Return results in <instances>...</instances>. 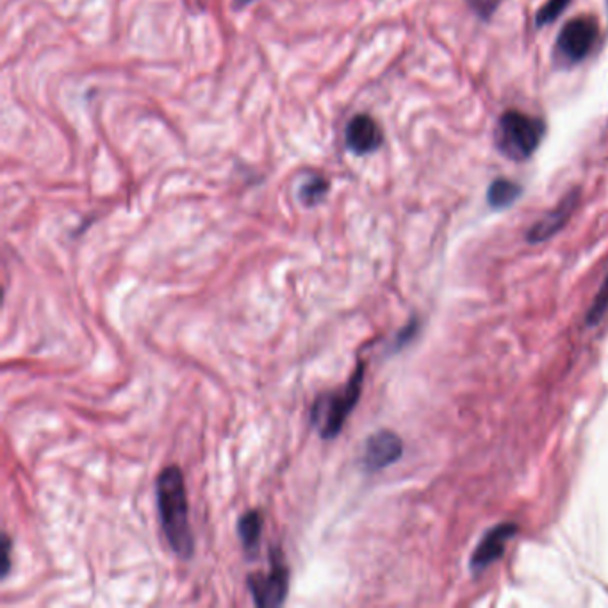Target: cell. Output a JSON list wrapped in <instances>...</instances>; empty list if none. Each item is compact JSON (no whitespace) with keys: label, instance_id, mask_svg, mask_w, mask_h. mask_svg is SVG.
<instances>
[{"label":"cell","instance_id":"1","mask_svg":"<svg viewBox=\"0 0 608 608\" xmlns=\"http://www.w3.org/2000/svg\"><path fill=\"white\" fill-rule=\"evenodd\" d=\"M157 511L171 551L182 560L195 553V537L190 525V506L186 494L184 475L180 467L168 466L156 480Z\"/></svg>","mask_w":608,"mask_h":608},{"label":"cell","instance_id":"2","mask_svg":"<svg viewBox=\"0 0 608 608\" xmlns=\"http://www.w3.org/2000/svg\"><path fill=\"white\" fill-rule=\"evenodd\" d=\"M365 362H359L343 390L320 394L312 404L311 425L322 439H336L339 436L346 419L359 402L365 384Z\"/></svg>","mask_w":608,"mask_h":608},{"label":"cell","instance_id":"3","mask_svg":"<svg viewBox=\"0 0 608 608\" xmlns=\"http://www.w3.org/2000/svg\"><path fill=\"white\" fill-rule=\"evenodd\" d=\"M545 134L546 123L540 118L506 111L498 122V148L514 162H525L536 154Z\"/></svg>","mask_w":608,"mask_h":608},{"label":"cell","instance_id":"4","mask_svg":"<svg viewBox=\"0 0 608 608\" xmlns=\"http://www.w3.org/2000/svg\"><path fill=\"white\" fill-rule=\"evenodd\" d=\"M270 560L272 570L269 573H252L247 580L253 604L261 608L281 607L286 601L289 591V570L284 564L281 551L273 550Z\"/></svg>","mask_w":608,"mask_h":608},{"label":"cell","instance_id":"5","mask_svg":"<svg viewBox=\"0 0 608 608\" xmlns=\"http://www.w3.org/2000/svg\"><path fill=\"white\" fill-rule=\"evenodd\" d=\"M598 38V24L589 16L570 20L560 31L557 49L565 61L579 63L587 58Z\"/></svg>","mask_w":608,"mask_h":608},{"label":"cell","instance_id":"6","mask_svg":"<svg viewBox=\"0 0 608 608\" xmlns=\"http://www.w3.org/2000/svg\"><path fill=\"white\" fill-rule=\"evenodd\" d=\"M404 455V441L393 430H379L366 439L362 450V467L366 472H382L385 467L398 463Z\"/></svg>","mask_w":608,"mask_h":608},{"label":"cell","instance_id":"7","mask_svg":"<svg viewBox=\"0 0 608 608\" xmlns=\"http://www.w3.org/2000/svg\"><path fill=\"white\" fill-rule=\"evenodd\" d=\"M517 532L520 526L516 523H501L487 532L469 559L473 573H482L489 565L500 560L505 555L506 545L517 536Z\"/></svg>","mask_w":608,"mask_h":608},{"label":"cell","instance_id":"8","mask_svg":"<svg viewBox=\"0 0 608 608\" xmlns=\"http://www.w3.org/2000/svg\"><path fill=\"white\" fill-rule=\"evenodd\" d=\"M346 146L357 156H366L379 151L384 142L379 123L370 115H356L351 118L345 131Z\"/></svg>","mask_w":608,"mask_h":608},{"label":"cell","instance_id":"9","mask_svg":"<svg viewBox=\"0 0 608 608\" xmlns=\"http://www.w3.org/2000/svg\"><path fill=\"white\" fill-rule=\"evenodd\" d=\"M579 191H571L570 195L565 196L545 218H540L537 224L532 225V229L526 234L528 243H543V241H548V239L553 238L555 234L564 229L565 224L573 216L576 205H579Z\"/></svg>","mask_w":608,"mask_h":608},{"label":"cell","instance_id":"10","mask_svg":"<svg viewBox=\"0 0 608 608\" xmlns=\"http://www.w3.org/2000/svg\"><path fill=\"white\" fill-rule=\"evenodd\" d=\"M264 517L263 512L253 509V511L245 512L243 516L238 521V536L243 545L245 553L253 559L259 553V545H261V536H263Z\"/></svg>","mask_w":608,"mask_h":608},{"label":"cell","instance_id":"11","mask_svg":"<svg viewBox=\"0 0 608 608\" xmlns=\"http://www.w3.org/2000/svg\"><path fill=\"white\" fill-rule=\"evenodd\" d=\"M521 196V186L509 179H497L487 190V202L492 210H506Z\"/></svg>","mask_w":608,"mask_h":608},{"label":"cell","instance_id":"12","mask_svg":"<svg viewBox=\"0 0 608 608\" xmlns=\"http://www.w3.org/2000/svg\"><path fill=\"white\" fill-rule=\"evenodd\" d=\"M329 180L325 177H312V179L307 180L306 184L300 188V193H298V199L302 202L306 207H314V205L320 204L323 199H325L326 193H329Z\"/></svg>","mask_w":608,"mask_h":608},{"label":"cell","instance_id":"13","mask_svg":"<svg viewBox=\"0 0 608 608\" xmlns=\"http://www.w3.org/2000/svg\"><path fill=\"white\" fill-rule=\"evenodd\" d=\"M608 312V275L605 278V283L599 287L598 295L594 298V302L591 303L589 311H587V317H585V323L589 326H596L601 323Z\"/></svg>","mask_w":608,"mask_h":608},{"label":"cell","instance_id":"14","mask_svg":"<svg viewBox=\"0 0 608 608\" xmlns=\"http://www.w3.org/2000/svg\"><path fill=\"white\" fill-rule=\"evenodd\" d=\"M571 0H548L539 13H537L536 22L539 27L551 24L555 20L559 19L564 13L565 8L570 5Z\"/></svg>","mask_w":608,"mask_h":608},{"label":"cell","instance_id":"15","mask_svg":"<svg viewBox=\"0 0 608 608\" xmlns=\"http://www.w3.org/2000/svg\"><path fill=\"white\" fill-rule=\"evenodd\" d=\"M418 334V322L413 320V322L407 323V325L398 332V336L394 339V350H400V348H404L409 341H413V337Z\"/></svg>","mask_w":608,"mask_h":608},{"label":"cell","instance_id":"16","mask_svg":"<svg viewBox=\"0 0 608 608\" xmlns=\"http://www.w3.org/2000/svg\"><path fill=\"white\" fill-rule=\"evenodd\" d=\"M2 579H5L11 570V539L8 536L2 537Z\"/></svg>","mask_w":608,"mask_h":608},{"label":"cell","instance_id":"17","mask_svg":"<svg viewBox=\"0 0 608 608\" xmlns=\"http://www.w3.org/2000/svg\"><path fill=\"white\" fill-rule=\"evenodd\" d=\"M236 2V8H247V5L252 4L255 0H234Z\"/></svg>","mask_w":608,"mask_h":608},{"label":"cell","instance_id":"18","mask_svg":"<svg viewBox=\"0 0 608 608\" xmlns=\"http://www.w3.org/2000/svg\"><path fill=\"white\" fill-rule=\"evenodd\" d=\"M607 10H608V0H607Z\"/></svg>","mask_w":608,"mask_h":608}]
</instances>
